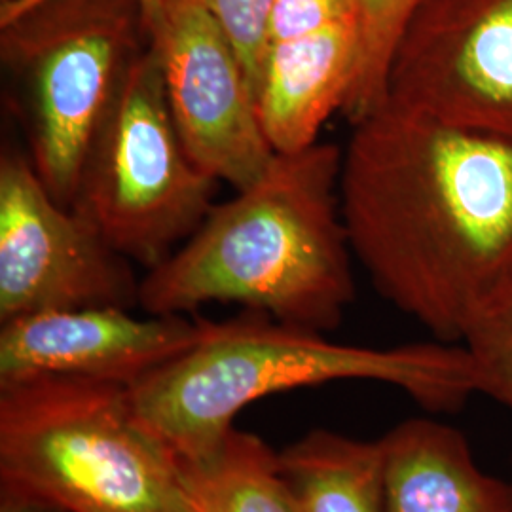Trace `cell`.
<instances>
[{
	"mask_svg": "<svg viewBox=\"0 0 512 512\" xmlns=\"http://www.w3.org/2000/svg\"><path fill=\"white\" fill-rule=\"evenodd\" d=\"M0 484L69 512H186L181 461L131 387L88 378L0 387Z\"/></svg>",
	"mask_w": 512,
	"mask_h": 512,
	"instance_id": "obj_4",
	"label": "cell"
},
{
	"mask_svg": "<svg viewBox=\"0 0 512 512\" xmlns=\"http://www.w3.org/2000/svg\"><path fill=\"white\" fill-rule=\"evenodd\" d=\"M0 512H69L52 501L29 494L8 484H0Z\"/></svg>",
	"mask_w": 512,
	"mask_h": 512,
	"instance_id": "obj_20",
	"label": "cell"
},
{
	"mask_svg": "<svg viewBox=\"0 0 512 512\" xmlns=\"http://www.w3.org/2000/svg\"><path fill=\"white\" fill-rule=\"evenodd\" d=\"M332 382L391 385L433 414L459 410L478 395L463 344H338L258 311L220 323L203 319L200 342L133 385L131 395L148 429L181 461H194L219 448L249 404Z\"/></svg>",
	"mask_w": 512,
	"mask_h": 512,
	"instance_id": "obj_3",
	"label": "cell"
},
{
	"mask_svg": "<svg viewBox=\"0 0 512 512\" xmlns=\"http://www.w3.org/2000/svg\"><path fill=\"white\" fill-rule=\"evenodd\" d=\"M150 42L192 162L234 190L255 183L275 150L260 124L251 78L219 23L194 2L167 0L164 23Z\"/></svg>",
	"mask_w": 512,
	"mask_h": 512,
	"instance_id": "obj_9",
	"label": "cell"
},
{
	"mask_svg": "<svg viewBox=\"0 0 512 512\" xmlns=\"http://www.w3.org/2000/svg\"><path fill=\"white\" fill-rule=\"evenodd\" d=\"M133 262L73 205L57 202L31 158L0 160V323L42 311L139 306Z\"/></svg>",
	"mask_w": 512,
	"mask_h": 512,
	"instance_id": "obj_7",
	"label": "cell"
},
{
	"mask_svg": "<svg viewBox=\"0 0 512 512\" xmlns=\"http://www.w3.org/2000/svg\"><path fill=\"white\" fill-rule=\"evenodd\" d=\"M40 2H44V0H10V2L0 4V25L19 18L21 14H25L29 10H33ZM137 2L143 10L148 37L152 38L164 23L165 0H137Z\"/></svg>",
	"mask_w": 512,
	"mask_h": 512,
	"instance_id": "obj_19",
	"label": "cell"
},
{
	"mask_svg": "<svg viewBox=\"0 0 512 512\" xmlns=\"http://www.w3.org/2000/svg\"><path fill=\"white\" fill-rule=\"evenodd\" d=\"M203 319L128 308L42 311L0 323V387L42 376L133 387L194 348Z\"/></svg>",
	"mask_w": 512,
	"mask_h": 512,
	"instance_id": "obj_10",
	"label": "cell"
},
{
	"mask_svg": "<svg viewBox=\"0 0 512 512\" xmlns=\"http://www.w3.org/2000/svg\"><path fill=\"white\" fill-rule=\"evenodd\" d=\"M277 469L298 512H385L382 439L313 429L277 452Z\"/></svg>",
	"mask_w": 512,
	"mask_h": 512,
	"instance_id": "obj_13",
	"label": "cell"
},
{
	"mask_svg": "<svg viewBox=\"0 0 512 512\" xmlns=\"http://www.w3.org/2000/svg\"><path fill=\"white\" fill-rule=\"evenodd\" d=\"M181 476L186 512H298L277 452L238 427L209 456L181 461Z\"/></svg>",
	"mask_w": 512,
	"mask_h": 512,
	"instance_id": "obj_14",
	"label": "cell"
},
{
	"mask_svg": "<svg viewBox=\"0 0 512 512\" xmlns=\"http://www.w3.org/2000/svg\"><path fill=\"white\" fill-rule=\"evenodd\" d=\"M340 209L382 298L461 344L512 277V139L384 99L353 122Z\"/></svg>",
	"mask_w": 512,
	"mask_h": 512,
	"instance_id": "obj_1",
	"label": "cell"
},
{
	"mask_svg": "<svg viewBox=\"0 0 512 512\" xmlns=\"http://www.w3.org/2000/svg\"><path fill=\"white\" fill-rule=\"evenodd\" d=\"M215 184L184 148L150 42L93 141L73 207L148 272L200 228L213 209Z\"/></svg>",
	"mask_w": 512,
	"mask_h": 512,
	"instance_id": "obj_6",
	"label": "cell"
},
{
	"mask_svg": "<svg viewBox=\"0 0 512 512\" xmlns=\"http://www.w3.org/2000/svg\"><path fill=\"white\" fill-rule=\"evenodd\" d=\"M342 148L315 143L275 154L255 183L213 205L200 228L148 270L139 306L186 315L241 304L279 323L330 332L355 300L340 209Z\"/></svg>",
	"mask_w": 512,
	"mask_h": 512,
	"instance_id": "obj_2",
	"label": "cell"
},
{
	"mask_svg": "<svg viewBox=\"0 0 512 512\" xmlns=\"http://www.w3.org/2000/svg\"><path fill=\"white\" fill-rule=\"evenodd\" d=\"M384 99L512 139V0H423L393 52Z\"/></svg>",
	"mask_w": 512,
	"mask_h": 512,
	"instance_id": "obj_8",
	"label": "cell"
},
{
	"mask_svg": "<svg viewBox=\"0 0 512 512\" xmlns=\"http://www.w3.org/2000/svg\"><path fill=\"white\" fill-rule=\"evenodd\" d=\"M382 442L385 512H512V482L486 473L456 427L410 418Z\"/></svg>",
	"mask_w": 512,
	"mask_h": 512,
	"instance_id": "obj_12",
	"label": "cell"
},
{
	"mask_svg": "<svg viewBox=\"0 0 512 512\" xmlns=\"http://www.w3.org/2000/svg\"><path fill=\"white\" fill-rule=\"evenodd\" d=\"M359 63V23L272 42L256 105L275 154H293L317 143L325 122L346 107Z\"/></svg>",
	"mask_w": 512,
	"mask_h": 512,
	"instance_id": "obj_11",
	"label": "cell"
},
{
	"mask_svg": "<svg viewBox=\"0 0 512 512\" xmlns=\"http://www.w3.org/2000/svg\"><path fill=\"white\" fill-rule=\"evenodd\" d=\"M148 44L137 0H44L0 25L31 162L57 202L73 205L93 141Z\"/></svg>",
	"mask_w": 512,
	"mask_h": 512,
	"instance_id": "obj_5",
	"label": "cell"
},
{
	"mask_svg": "<svg viewBox=\"0 0 512 512\" xmlns=\"http://www.w3.org/2000/svg\"><path fill=\"white\" fill-rule=\"evenodd\" d=\"M461 344L475 366L478 395L512 414V277L476 313Z\"/></svg>",
	"mask_w": 512,
	"mask_h": 512,
	"instance_id": "obj_16",
	"label": "cell"
},
{
	"mask_svg": "<svg viewBox=\"0 0 512 512\" xmlns=\"http://www.w3.org/2000/svg\"><path fill=\"white\" fill-rule=\"evenodd\" d=\"M4 2H10V0H0V4H4Z\"/></svg>",
	"mask_w": 512,
	"mask_h": 512,
	"instance_id": "obj_21",
	"label": "cell"
},
{
	"mask_svg": "<svg viewBox=\"0 0 512 512\" xmlns=\"http://www.w3.org/2000/svg\"><path fill=\"white\" fill-rule=\"evenodd\" d=\"M423 0H357L361 63L344 114L353 122L376 109L385 97L389 65L404 27Z\"/></svg>",
	"mask_w": 512,
	"mask_h": 512,
	"instance_id": "obj_15",
	"label": "cell"
},
{
	"mask_svg": "<svg viewBox=\"0 0 512 512\" xmlns=\"http://www.w3.org/2000/svg\"><path fill=\"white\" fill-rule=\"evenodd\" d=\"M167 2V0H165ZM215 19L234 44L251 84L258 92L268 50L272 46V8L274 0H188Z\"/></svg>",
	"mask_w": 512,
	"mask_h": 512,
	"instance_id": "obj_17",
	"label": "cell"
},
{
	"mask_svg": "<svg viewBox=\"0 0 512 512\" xmlns=\"http://www.w3.org/2000/svg\"><path fill=\"white\" fill-rule=\"evenodd\" d=\"M338 23H359L357 0H274L272 42L310 35Z\"/></svg>",
	"mask_w": 512,
	"mask_h": 512,
	"instance_id": "obj_18",
	"label": "cell"
}]
</instances>
